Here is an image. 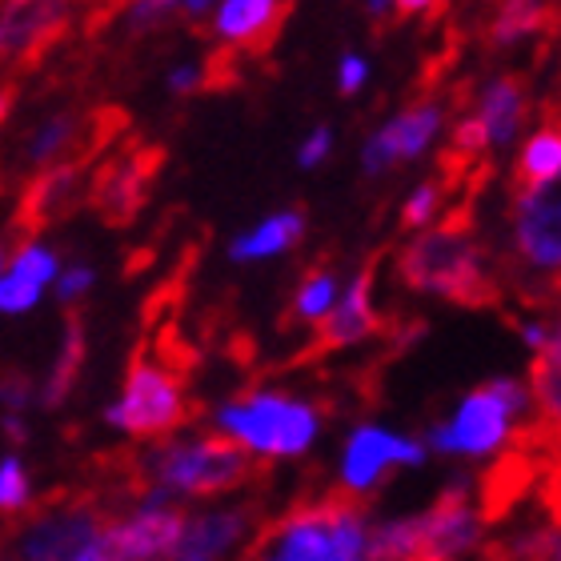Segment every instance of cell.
<instances>
[{
    "mask_svg": "<svg viewBox=\"0 0 561 561\" xmlns=\"http://www.w3.org/2000/svg\"><path fill=\"white\" fill-rule=\"evenodd\" d=\"M541 497H546V510L553 514V522H561V449H558V457H553L550 481H546V490H541Z\"/></svg>",
    "mask_w": 561,
    "mask_h": 561,
    "instance_id": "39",
    "label": "cell"
},
{
    "mask_svg": "<svg viewBox=\"0 0 561 561\" xmlns=\"http://www.w3.org/2000/svg\"><path fill=\"white\" fill-rule=\"evenodd\" d=\"M541 357L553 365H561V321L550 329V341H546V350H541Z\"/></svg>",
    "mask_w": 561,
    "mask_h": 561,
    "instance_id": "41",
    "label": "cell"
},
{
    "mask_svg": "<svg viewBox=\"0 0 561 561\" xmlns=\"http://www.w3.org/2000/svg\"><path fill=\"white\" fill-rule=\"evenodd\" d=\"M213 425L233 437L237 445H245L249 454L261 457H301L313 445L321 417L313 405L293 398H280L273 389H261L253 398L229 401L217 410Z\"/></svg>",
    "mask_w": 561,
    "mask_h": 561,
    "instance_id": "3",
    "label": "cell"
},
{
    "mask_svg": "<svg viewBox=\"0 0 561 561\" xmlns=\"http://www.w3.org/2000/svg\"><path fill=\"white\" fill-rule=\"evenodd\" d=\"M213 4H217V0H181V12H188V16H205Z\"/></svg>",
    "mask_w": 561,
    "mask_h": 561,
    "instance_id": "43",
    "label": "cell"
},
{
    "mask_svg": "<svg viewBox=\"0 0 561 561\" xmlns=\"http://www.w3.org/2000/svg\"><path fill=\"white\" fill-rule=\"evenodd\" d=\"M546 24V0H502V9L493 16V45H514L526 41Z\"/></svg>",
    "mask_w": 561,
    "mask_h": 561,
    "instance_id": "20",
    "label": "cell"
},
{
    "mask_svg": "<svg viewBox=\"0 0 561 561\" xmlns=\"http://www.w3.org/2000/svg\"><path fill=\"white\" fill-rule=\"evenodd\" d=\"M329 149H333V133H329V125H321V129H313L301 140V149H297V164H301V169H317V164L329 157Z\"/></svg>",
    "mask_w": 561,
    "mask_h": 561,
    "instance_id": "35",
    "label": "cell"
},
{
    "mask_svg": "<svg viewBox=\"0 0 561 561\" xmlns=\"http://www.w3.org/2000/svg\"><path fill=\"white\" fill-rule=\"evenodd\" d=\"M365 9L374 12V16H386V12L393 9V0H365Z\"/></svg>",
    "mask_w": 561,
    "mask_h": 561,
    "instance_id": "45",
    "label": "cell"
},
{
    "mask_svg": "<svg viewBox=\"0 0 561 561\" xmlns=\"http://www.w3.org/2000/svg\"><path fill=\"white\" fill-rule=\"evenodd\" d=\"M72 133H77V117L72 113H57V117H48L41 129L33 133V140H28V149H24V157H28V164H48L57 161L60 152L69 149Z\"/></svg>",
    "mask_w": 561,
    "mask_h": 561,
    "instance_id": "22",
    "label": "cell"
},
{
    "mask_svg": "<svg viewBox=\"0 0 561 561\" xmlns=\"http://www.w3.org/2000/svg\"><path fill=\"white\" fill-rule=\"evenodd\" d=\"M4 265H9V257H4V249H0V273H4Z\"/></svg>",
    "mask_w": 561,
    "mask_h": 561,
    "instance_id": "47",
    "label": "cell"
},
{
    "mask_svg": "<svg viewBox=\"0 0 561 561\" xmlns=\"http://www.w3.org/2000/svg\"><path fill=\"white\" fill-rule=\"evenodd\" d=\"M529 398L538 401L541 417H546V425H553V430H561V365L546 362V357H538L534 362V369H529Z\"/></svg>",
    "mask_w": 561,
    "mask_h": 561,
    "instance_id": "24",
    "label": "cell"
},
{
    "mask_svg": "<svg viewBox=\"0 0 561 561\" xmlns=\"http://www.w3.org/2000/svg\"><path fill=\"white\" fill-rule=\"evenodd\" d=\"M437 201H442V188L425 181V185L413 188V197L405 201V213H401V221L410 225V229H421V225H430V217L437 213Z\"/></svg>",
    "mask_w": 561,
    "mask_h": 561,
    "instance_id": "33",
    "label": "cell"
},
{
    "mask_svg": "<svg viewBox=\"0 0 561 561\" xmlns=\"http://www.w3.org/2000/svg\"><path fill=\"white\" fill-rule=\"evenodd\" d=\"M529 393L517 381H490V386L473 389L461 405H457L454 421L433 425L425 433V445L437 454H461V457H485L493 449H502V442L514 430V417L526 413Z\"/></svg>",
    "mask_w": 561,
    "mask_h": 561,
    "instance_id": "4",
    "label": "cell"
},
{
    "mask_svg": "<svg viewBox=\"0 0 561 561\" xmlns=\"http://www.w3.org/2000/svg\"><path fill=\"white\" fill-rule=\"evenodd\" d=\"M53 285H57V301L72 305V301H81L84 293L96 285V270L93 265H60Z\"/></svg>",
    "mask_w": 561,
    "mask_h": 561,
    "instance_id": "30",
    "label": "cell"
},
{
    "mask_svg": "<svg viewBox=\"0 0 561 561\" xmlns=\"http://www.w3.org/2000/svg\"><path fill=\"white\" fill-rule=\"evenodd\" d=\"M181 421H185V393L173 374H164L161 365L152 362L133 365L121 398L105 405V425L121 433H137V437L169 433Z\"/></svg>",
    "mask_w": 561,
    "mask_h": 561,
    "instance_id": "6",
    "label": "cell"
},
{
    "mask_svg": "<svg viewBox=\"0 0 561 561\" xmlns=\"http://www.w3.org/2000/svg\"><path fill=\"white\" fill-rule=\"evenodd\" d=\"M28 502H33V478L21 454H4L0 457V514H21Z\"/></svg>",
    "mask_w": 561,
    "mask_h": 561,
    "instance_id": "26",
    "label": "cell"
},
{
    "mask_svg": "<svg viewBox=\"0 0 561 561\" xmlns=\"http://www.w3.org/2000/svg\"><path fill=\"white\" fill-rule=\"evenodd\" d=\"M285 4L280 0H221L213 16V33L225 45H257L277 28Z\"/></svg>",
    "mask_w": 561,
    "mask_h": 561,
    "instance_id": "17",
    "label": "cell"
},
{
    "mask_svg": "<svg viewBox=\"0 0 561 561\" xmlns=\"http://www.w3.org/2000/svg\"><path fill=\"white\" fill-rule=\"evenodd\" d=\"M522 337H526L529 350L541 353L546 350V341H550V325H546V321H526V325H522Z\"/></svg>",
    "mask_w": 561,
    "mask_h": 561,
    "instance_id": "40",
    "label": "cell"
},
{
    "mask_svg": "<svg viewBox=\"0 0 561 561\" xmlns=\"http://www.w3.org/2000/svg\"><path fill=\"white\" fill-rule=\"evenodd\" d=\"M77 185V173L72 169H53V173L41 176V185H36V209L41 213H57L65 205V197L72 193Z\"/></svg>",
    "mask_w": 561,
    "mask_h": 561,
    "instance_id": "29",
    "label": "cell"
},
{
    "mask_svg": "<svg viewBox=\"0 0 561 561\" xmlns=\"http://www.w3.org/2000/svg\"><path fill=\"white\" fill-rule=\"evenodd\" d=\"M437 129H442V108L437 105H417L410 113L389 117L374 137L365 140L362 169L369 176H377L386 173V169H393L398 161H413V157H421V152L430 149Z\"/></svg>",
    "mask_w": 561,
    "mask_h": 561,
    "instance_id": "12",
    "label": "cell"
},
{
    "mask_svg": "<svg viewBox=\"0 0 561 561\" xmlns=\"http://www.w3.org/2000/svg\"><path fill=\"white\" fill-rule=\"evenodd\" d=\"M137 197H140V185H137V169L133 164H125L113 181H108V188H105V205L113 209V217H125V213L137 205Z\"/></svg>",
    "mask_w": 561,
    "mask_h": 561,
    "instance_id": "31",
    "label": "cell"
},
{
    "mask_svg": "<svg viewBox=\"0 0 561 561\" xmlns=\"http://www.w3.org/2000/svg\"><path fill=\"white\" fill-rule=\"evenodd\" d=\"M421 461H425V445L421 442L398 437L381 425H357L350 445H345L341 481L350 493H369L393 466H421Z\"/></svg>",
    "mask_w": 561,
    "mask_h": 561,
    "instance_id": "9",
    "label": "cell"
},
{
    "mask_svg": "<svg viewBox=\"0 0 561 561\" xmlns=\"http://www.w3.org/2000/svg\"><path fill=\"white\" fill-rule=\"evenodd\" d=\"M65 21V0H12L0 12V57H21Z\"/></svg>",
    "mask_w": 561,
    "mask_h": 561,
    "instance_id": "15",
    "label": "cell"
},
{
    "mask_svg": "<svg viewBox=\"0 0 561 561\" xmlns=\"http://www.w3.org/2000/svg\"><path fill=\"white\" fill-rule=\"evenodd\" d=\"M181 12V0H133L129 9V28L145 33V28H161L169 16Z\"/></svg>",
    "mask_w": 561,
    "mask_h": 561,
    "instance_id": "32",
    "label": "cell"
},
{
    "mask_svg": "<svg viewBox=\"0 0 561 561\" xmlns=\"http://www.w3.org/2000/svg\"><path fill=\"white\" fill-rule=\"evenodd\" d=\"M4 433H9L12 442H24V433H28V430H24V417L16 410L4 413Z\"/></svg>",
    "mask_w": 561,
    "mask_h": 561,
    "instance_id": "42",
    "label": "cell"
},
{
    "mask_svg": "<svg viewBox=\"0 0 561 561\" xmlns=\"http://www.w3.org/2000/svg\"><path fill=\"white\" fill-rule=\"evenodd\" d=\"M45 297V285H36V280L21 277L16 270L4 265L0 273V313L4 317H21V313H33L36 305Z\"/></svg>",
    "mask_w": 561,
    "mask_h": 561,
    "instance_id": "27",
    "label": "cell"
},
{
    "mask_svg": "<svg viewBox=\"0 0 561 561\" xmlns=\"http://www.w3.org/2000/svg\"><path fill=\"white\" fill-rule=\"evenodd\" d=\"M81 353H84V341H81V325L72 321L69 329H65V350H60L57 357V369H53V377H48L45 386V405H60L65 401V393L72 389V377H77V369H81Z\"/></svg>",
    "mask_w": 561,
    "mask_h": 561,
    "instance_id": "23",
    "label": "cell"
},
{
    "mask_svg": "<svg viewBox=\"0 0 561 561\" xmlns=\"http://www.w3.org/2000/svg\"><path fill=\"white\" fill-rule=\"evenodd\" d=\"M558 169H561V121L553 117L526 140V149L517 157V185L522 188L541 185V181H550Z\"/></svg>",
    "mask_w": 561,
    "mask_h": 561,
    "instance_id": "19",
    "label": "cell"
},
{
    "mask_svg": "<svg viewBox=\"0 0 561 561\" xmlns=\"http://www.w3.org/2000/svg\"><path fill=\"white\" fill-rule=\"evenodd\" d=\"M374 270H362L357 277L345 285V293H337V301L321 321V337H317V350H345V345H357V341L374 337L381 321L374 313Z\"/></svg>",
    "mask_w": 561,
    "mask_h": 561,
    "instance_id": "13",
    "label": "cell"
},
{
    "mask_svg": "<svg viewBox=\"0 0 561 561\" xmlns=\"http://www.w3.org/2000/svg\"><path fill=\"white\" fill-rule=\"evenodd\" d=\"M305 237V217L297 209L289 213H273L265 217L261 225L245 229V233H237L229 241V261L237 265H249V261H265V257H277L285 249H293L297 241Z\"/></svg>",
    "mask_w": 561,
    "mask_h": 561,
    "instance_id": "18",
    "label": "cell"
},
{
    "mask_svg": "<svg viewBox=\"0 0 561 561\" xmlns=\"http://www.w3.org/2000/svg\"><path fill=\"white\" fill-rule=\"evenodd\" d=\"M550 558H561V538L553 541V553H550Z\"/></svg>",
    "mask_w": 561,
    "mask_h": 561,
    "instance_id": "46",
    "label": "cell"
},
{
    "mask_svg": "<svg viewBox=\"0 0 561 561\" xmlns=\"http://www.w3.org/2000/svg\"><path fill=\"white\" fill-rule=\"evenodd\" d=\"M365 81H369V65H365L357 53H345L337 65V89L345 96H353V93H362Z\"/></svg>",
    "mask_w": 561,
    "mask_h": 561,
    "instance_id": "36",
    "label": "cell"
},
{
    "mask_svg": "<svg viewBox=\"0 0 561 561\" xmlns=\"http://www.w3.org/2000/svg\"><path fill=\"white\" fill-rule=\"evenodd\" d=\"M514 249L534 273H561V169L522 188L514 205Z\"/></svg>",
    "mask_w": 561,
    "mask_h": 561,
    "instance_id": "7",
    "label": "cell"
},
{
    "mask_svg": "<svg viewBox=\"0 0 561 561\" xmlns=\"http://www.w3.org/2000/svg\"><path fill=\"white\" fill-rule=\"evenodd\" d=\"M337 277L333 273H309L301 280V289H297V301H293V313L301 317V321H321V317L333 309L337 301Z\"/></svg>",
    "mask_w": 561,
    "mask_h": 561,
    "instance_id": "25",
    "label": "cell"
},
{
    "mask_svg": "<svg viewBox=\"0 0 561 561\" xmlns=\"http://www.w3.org/2000/svg\"><path fill=\"white\" fill-rule=\"evenodd\" d=\"M481 125H485V140L490 149H510L514 137L522 133V121H526V89L514 77H497L481 89V108H478Z\"/></svg>",
    "mask_w": 561,
    "mask_h": 561,
    "instance_id": "16",
    "label": "cell"
},
{
    "mask_svg": "<svg viewBox=\"0 0 561 561\" xmlns=\"http://www.w3.org/2000/svg\"><path fill=\"white\" fill-rule=\"evenodd\" d=\"M365 558H421V529L417 517H398L369 534V553Z\"/></svg>",
    "mask_w": 561,
    "mask_h": 561,
    "instance_id": "21",
    "label": "cell"
},
{
    "mask_svg": "<svg viewBox=\"0 0 561 561\" xmlns=\"http://www.w3.org/2000/svg\"><path fill=\"white\" fill-rule=\"evenodd\" d=\"M185 517L173 505H149L140 502L137 514H129L117 526H101L105 541V561H149V558H173V546L181 538Z\"/></svg>",
    "mask_w": 561,
    "mask_h": 561,
    "instance_id": "10",
    "label": "cell"
},
{
    "mask_svg": "<svg viewBox=\"0 0 561 561\" xmlns=\"http://www.w3.org/2000/svg\"><path fill=\"white\" fill-rule=\"evenodd\" d=\"M398 4V12L401 16H413V12H425L433 4V0H393Z\"/></svg>",
    "mask_w": 561,
    "mask_h": 561,
    "instance_id": "44",
    "label": "cell"
},
{
    "mask_svg": "<svg viewBox=\"0 0 561 561\" xmlns=\"http://www.w3.org/2000/svg\"><path fill=\"white\" fill-rule=\"evenodd\" d=\"M490 149V140H485V125H481V117H469L457 125L454 133V152L457 157H466V161H473L478 152Z\"/></svg>",
    "mask_w": 561,
    "mask_h": 561,
    "instance_id": "34",
    "label": "cell"
},
{
    "mask_svg": "<svg viewBox=\"0 0 561 561\" xmlns=\"http://www.w3.org/2000/svg\"><path fill=\"white\" fill-rule=\"evenodd\" d=\"M401 280L413 293H442L457 305H490L493 280L485 273L478 241L461 225H442L433 233H421L401 253Z\"/></svg>",
    "mask_w": 561,
    "mask_h": 561,
    "instance_id": "1",
    "label": "cell"
},
{
    "mask_svg": "<svg viewBox=\"0 0 561 561\" xmlns=\"http://www.w3.org/2000/svg\"><path fill=\"white\" fill-rule=\"evenodd\" d=\"M249 514L245 510H221V514H201L185 517L181 526V538L173 546V558L181 561H213L229 553L237 541L245 538Z\"/></svg>",
    "mask_w": 561,
    "mask_h": 561,
    "instance_id": "14",
    "label": "cell"
},
{
    "mask_svg": "<svg viewBox=\"0 0 561 561\" xmlns=\"http://www.w3.org/2000/svg\"><path fill=\"white\" fill-rule=\"evenodd\" d=\"M0 401H4V410L24 413L36 401L33 398V381H28V377H21V374L4 377V381H0Z\"/></svg>",
    "mask_w": 561,
    "mask_h": 561,
    "instance_id": "37",
    "label": "cell"
},
{
    "mask_svg": "<svg viewBox=\"0 0 561 561\" xmlns=\"http://www.w3.org/2000/svg\"><path fill=\"white\" fill-rule=\"evenodd\" d=\"M201 81H205V72H201L197 65H176V69L169 72V93L185 96V93H193V89H201Z\"/></svg>",
    "mask_w": 561,
    "mask_h": 561,
    "instance_id": "38",
    "label": "cell"
},
{
    "mask_svg": "<svg viewBox=\"0 0 561 561\" xmlns=\"http://www.w3.org/2000/svg\"><path fill=\"white\" fill-rule=\"evenodd\" d=\"M157 485L173 490L176 497L188 493H225L249 478L245 445L233 437H193V442H173L157 449L149 461Z\"/></svg>",
    "mask_w": 561,
    "mask_h": 561,
    "instance_id": "5",
    "label": "cell"
},
{
    "mask_svg": "<svg viewBox=\"0 0 561 561\" xmlns=\"http://www.w3.org/2000/svg\"><path fill=\"white\" fill-rule=\"evenodd\" d=\"M16 553L28 561H105L93 510H57L24 529Z\"/></svg>",
    "mask_w": 561,
    "mask_h": 561,
    "instance_id": "8",
    "label": "cell"
},
{
    "mask_svg": "<svg viewBox=\"0 0 561 561\" xmlns=\"http://www.w3.org/2000/svg\"><path fill=\"white\" fill-rule=\"evenodd\" d=\"M421 558H457L481 541V514L469 502V485L454 481L437 502L417 514Z\"/></svg>",
    "mask_w": 561,
    "mask_h": 561,
    "instance_id": "11",
    "label": "cell"
},
{
    "mask_svg": "<svg viewBox=\"0 0 561 561\" xmlns=\"http://www.w3.org/2000/svg\"><path fill=\"white\" fill-rule=\"evenodd\" d=\"M257 553L273 561H362L369 553V526L357 505L317 502L285 517Z\"/></svg>",
    "mask_w": 561,
    "mask_h": 561,
    "instance_id": "2",
    "label": "cell"
},
{
    "mask_svg": "<svg viewBox=\"0 0 561 561\" xmlns=\"http://www.w3.org/2000/svg\"><path fill=\"white\" fill-rule=\"evenodd\" d=\"M9 270H16L21 277L36 280V285H45L48 289L60 273V257L48 245H41V241H28V245H21L16 253H12Z\"/></svg>",
    "mask_w": 561,
    "mask_h": 561,
    "instance_id": "28",
    "label": "cell"
}]
</instances>
